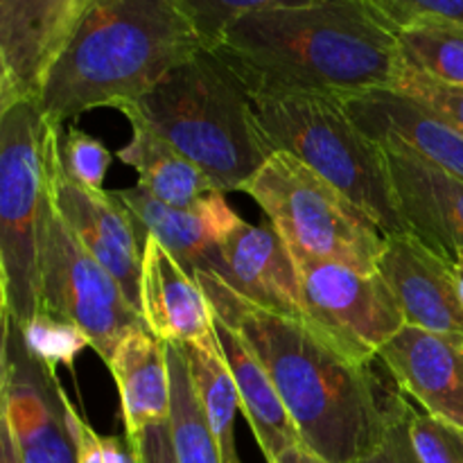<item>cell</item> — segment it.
<instances>
[{
	"label": "cell",
	"instance_id": "6da1fadb",
	"mask_svg": "<svg viewBox=\"0 0 463 463\" xmlns=\"http://www.w3.org/2000/svg\"><path fill=\"white\" fill-rule=\"evenodd\" d=\"M217 319L235 330L269 373L303 446L328 463H357L387 443L392 411L371 364L348 360L303 321L247 301L211 271H194Z\"/></svg>",
	"mask_w": 463,
	"mask_h": 463
},
{
	"label": "cell",
	"instance_id": "7a4b0ae2",
	"mask_svg": "<svg viewBox=\"0 0 463 463\" xmlns=\"http://www.w3.org/2000/svg\"><path fill=\"white\" fill-rule=\"evenodd\" d=\"M213 52L251 98L351 99L393 89L402 71L396 32L360 0L249 14L226 30Z\"/></svg>",
	"mask_w": 463,
	"mask_h": 463
},
{
	"label": "cell",
	"instance_id": "3957f363",
	"mask_svg": "<svg viewBox=\"0 0 463 463\" xmlns=\"http://www.w3.org/2000/svg\"><path fill=\"white\" fill-rule=\"evenodd\" d=\"M202 50L176 0H93L36 107L54 127L99 107L122 111Z\"/></svg>",
	"mask_w": 463,
	"mask_h": 463
},
{
	"label": "cell",
	"instance_id": "277c9868",
	"mask_svg": "<svg viewBox=\"0 0 463 463\" xmlns=\"http://www.w3.org/2000/svg\"><path fill=\"white\" fill-rule=\"evenodd\" d=\"M122 113L152 127L222 193L242 190L274 154L258 127L251 93L213 50L176 66Z\"/></svg>",
	"mask_w": 463,
	"mask_h": 463
},
{
	"label": "cell",
	"instance_id": "5b68a950",
	"mask_svg": "<svg viewBox=\"0 0 463 463\" xmlns=\"http://www.w3.org/2000/svg\"><path fill=\"white\" fill-rule=\"evenodd\" d=\"M61 127L34 99L0 109V274L3 317L30 328L41 317V240L52 202Z\"/></svg>",
	"mask_w": 463,
	"mask_h": 463
},
{
	"label": "cell",
	"instance_id": "8992f818",
	"mask_svg": "<svg viewBox=\"0 0 463 463\" xmlns=\"http://www.w3.org/2000/svg\"><path fill=\"white\" fill-rule=\"evenodd\" d=\"M253 111L271 152L301 158L353 199L387 238L410 233L398 213L383 145L360 129L344 99L330 95L253 98Z\"/></svg>",
	"mask_w": 463,
	"mask_h": 463
},
{
	"label": "cell",
	"instance_id": "52a82bcc",
	"mask_svg": "<svg viewBox=\"0 0 463 463\" xmlns=\"http://www.w3.org/2000/svg\"><path fill=\"white\" fill-rule=\"evenodd\" d=\"M240 193L253 197L292 251L364 274L378 271L384 231L301 158L274 152Z\"/></svg>",
	"mask_w": 463,
	"mask_h": 463
},
{
	"label": "cell",
	"instance_id": "ba28073f",
	"mask_svg": "<svg viewBox=\"0 0 463 463\" xmlns=\"http://www.w3.org/2000/svg\"><path fill=\"white\" fill-rule=\"evenodd\" d=\"M41 317L80 330L104 364L127 335L147 328L120 283L86 251L61 220L54 199L41 240Z\"/></svg>",
	"mask_w": 463,
	"mask_h": 463
},
{
	"label": "cell",
	"instance_id": "9c48e42d",
	"mask_svg": "<svg viewBox=\"0 0 463 463\" xmlns=\"http://www.w3.org/2000/svg\"><path fill=\"white\" fill-rule=\"evenodd\" d=\"M292 251V249H289ZM303 321L348 360L371 364L405 328V315L387 280L339 262L292 251Z\"/></svg>",
	"mask_w": 463,
	"mask_h": 463
},
{
	"label": "cell",
	"instance_id": "30bf717a",
	"mask_svg": "<svg viewBox=\"0 0 463 463\" xmlns=\"http://www.w3.org/2000/svg\"><path fill=\"white\" fill-rule=\"evenodd\" d=\"M0 416L21 463H77V411L59 383L57 364L32 351L9 317H3L0 342Z\"/></svg>",
	"mask_w": 463,
	"mask_h": 463
},
{
	"label": "cell",
	"instance_id": "8fae6325",
	"mask_svg": "<svg viewBox=\"0 0 463 463\" xmlns=\"http://www.w3.org/2000/svg\"><path fill=\"white\" fill-rule=\"evenodd\" d=\"M93 0H0V109L39 99Z\"/></svg>",
	"mask_w": 463,
	"mask_h": 463
},
{
	"label": "cell",
	"instance_id": "7c38bea8",
	"mask_svg": "<svg viewBox=\"0 0 463 463\" xmlns=\"http://www.w3.org/2000/svg\"><path fill=\"white\" fill-rule=\"evenodd\" d=\"M197 271H211L262 310L303 321L297 265L269 220L256 226L240 222Z\"/></svg>",
	"mask_w": 463,
	"mask_h": 463
},
{
	"label": "cell",
	"instance_id": "4fadbf2b",
	"mask_svg": "<svg viewBox=\"0 0 463 463\" xmlns=\"http://www.w3.org/2000/svg\"><path fill=\"white\" fill-rule=\"evenodd\" d=\"M52 199L86 251L120 283L125 297L140 312L143 242L125 203L111 193L81 188L68 179L59 163V149L52 165Z\"/></svg>",
	"mask_w": 463,
	"mask_h": 463
},
{
	"label": "cell",
	"instance_id": "5bb4252c",
	"mask_svg": "<svg viewBox=\"0 0 463 463\" xmlns=\"http://www.w3.org/2000/svg\"><path fill=\"white\" fill-rule=\"evenodd\" d=\"M138 235L143 242L140 315L149 333L163 344L194 346L222 355L215 312L202 285L154 235Z\"/></svg>",
	"mask_w": 463,
	"mask_h": 463
},
{
	"label": "cell",
	"instance_id": "9a60e30c",
	"mask_svg": "<svg viewBox=\"0 0 463 463\" xmlns=\"http://www.w3.org/2000/svg\"><path fill=\"white\" fill-rule=\"evenodd\" d=\"M407 231L448 262L463 251V181L405 145H383Z\"/></svg>",
	"mask_w": 463,
	"mask_h": 463
},
{
	"label": "cell",
	"instance_id": "2e32d148",
	"mask_svg": "<svg viewBox=\"0 0 463 463\" xmlns=\"http://www.w3.org/2000/svg\"><path fill=\"white\" fill-rule=\"evenodd\" d=\"M378 360L425 414L463 428V333L405 326L384 344Z\"/></svg>",
	"mask_w": 463,
	"mask_h": 463
},
{
	"label": "cell",
	"instance_id": "e0dca14e",
	"mask_svg": "<svg viewBox=\"0 0 463 463\" xmlns=\"http://www.w3.org/2000/svg\"><path fill=\"white\" fill-rule=\"evenodd\" d=\"M378 271L396 294L407 326L463 333V301L452 262L425 247L414 233L389 235Z\"/></svg>",
	"mask_w": 463,
	"mask_h": 463
},
{
	"label": "cell",
	"instance_id": "ac0fdd59",
	"mask_svg": "<svg viewBox=\"0 0 463 463\" xmlns=\"http://www.w3.org/2000/svg\"><path fill=\"white\" fill-rule=\"evenodd\" d=\"M353 120L380 145H405L463 181V131L420 99L396 89L344 99Z\"/></svg>",
	"mask_w": 463,
	"mask_h": 463
},
{
	"label": "cell",
	"instance_id": "d6986e66",
	"mask_svg": "<svg viewBox=\"0 0 463 463\" xmlns=\"http://www.w3.org/2000/svg\"><path fill=\"white\" fill-rule=\"evenodd\" d=\"M111 194L131 213L138 233L154 235L188 274L202 269L217 244L242 222L226 203V193L208 194L203 202L190 208L158 202L138 184L134 188L113 190Z\"/></svg>",
	"mask_w": 463,
	"mask_h": 463
},
{
	"label": "cell",
	"instance_id": "ffe728a7",
	"mask_svg": "<svg viewBox=\"0 0 463 463\" xmlns=\"http://www.w3.org/2000/svg\"><path fill=\"white\" fill-rule=\"evenodd\" d=\"M120 392L127 439L154 423L170 420L172 380L167 348L147 328L127 335L109 360Z\"/></svg>",
	"mask_w": 463,
	"mask_h": 463
},
{
	"label": "cell",
	"instance_id": "44dd1931",
	"mask_svg": "<svg viewBox=\"0 0 463 463\" xmlns=\"http://www.w3.org/2000/svg\"><path fill=\"white\" fill-rule=\"evenodd\" d=\"M215 333L220 339L222 357L231 371L240 396V407L249 428L256 434L267 463H274L289 448L303 446L288 407L280 401L274 383L258 357L249 351L244 339L231 326L215 317Z\"/></svg>",
	"mask_w": 463,
	"mask_h": 463
},
{
	"label": "cell",
	"instance_id": "7402d4cb",
	"mask_svg": "<svg viewBox=\"0 0 463 463\" xmlns=\"http://www.w3.org/2000/svg\"><path fill=\"white\" fill-rule=\"evenodd\" d=\"M131 125V140L118 152L125 165L134 167L138 185L163 203L176 208L197 206L213 193H222L203 170L185 154L158 136L140 118L125 116Z\"/></svg>",
	"mask_w": 463,
	"mask_h": 463
},
{
	"label": "cell",
	"instance_id": "603a6c76",
	"mask_svg": "<svg viewBox=\"0 0 463 463\" xmlns=\"http://www.w3.org/2000/svg\"><path fill=\"white\" fill-rule=\"evenodd\" d=\"M172 380L170 430L176 463H222L220 448L190 375L188 355L179 344H165Z\"/></svg>",
	"mask_w": 463,
	"mask_h": 463
},
{
	"label": "cell",
	"instance_id": "cb8c5ba5",
	"mask_svg": "<svg viewBox=\"0 0 463 463\" xmlns=\"http://www.w3.org/2000/svg\"><path fill=\"white\" fill-rule=\"evenodd\" d=\"M188 355L190 375H193L194 389L202 401L203 411L211 423L213 437L220 448L222 463H242L240 461L238 448H235V430L233 420L240 407L238 389H235L231 371L226 366L224 357L211 355L194 346H184Z\"/></svg>",
	"mask_w": 463,
	"mask_h": 463
},
{
	"label": "cell",
	"instance_id": "d4e9b609",
	"mask_svg": "<svg viewBox=\"0 0 463 463\" xmlns=\"http://www.w3.org/2000/svg\"><path fill=\"white\" fill-rule=\"evenodd\" d=\"M402 68L463 89V25L425 21L398 32Z\"/></svg>",
	"mask_w": 463,
	"mask_h": 463
},
{
	"label": "cell",
	"instance_id": "484cf974",
	"mask_svg": "<svg viewBox=\"0 0 463 463\" xmlns=\"http://www.w3.org/2000/svg\"><path fill=\"white\" fill-rule=\"evenodd\" d=\"M319 0H176L184 16L208 50L215 48L233 23L267 9L306 7Z\"/></svg>",
	"mask_w": 463,
	"mask_h": 463
},
{
	"label": "cell",
	"instance_id": "4316f807",
	"mask_svg": "<svg viewBox=\"0 0 463 463\" xmlns=\"http://www.w3.org/2000/svg\"><path fill=\"white\" fill-rule=\"evenodd\" d=\"M59 163H61L63 175L77 185L102 190L104 176L113 163V154L109 152V147H104L102 140L71 127L59 138Z\"/></svg>",
	"mask_w": 463,
	"mask_h": 463
},
{
	"label": "cell",
	"instance_id": "83f0119b",
	"mask_svg": "<svg viewBox=\"0 0 463 463\" xmlns=\"http://www.w3.org/2000/svg\"><path fill=\"white\" fill-rule=\"evenodd\" d=\"M411 446L420 463H463V428L430 414H407Z\"/></svg>",
	"mask_w": 463,
	"mask_h": 463
},
{
	"label": "cell",
	"instance_id": "f1b7e54d",
	"mask_svg": "<svg viewBox=\"0 0 463 463\" xmlns=\"http://www.w3.org/2000/svg\"><path fill=\"white\" fill-rule=\"evenodd\" d=\"M393 32L425 21L463 25V0H360Z\"/></svg>",
	"mask_w": 463,
	"mask_h": 463
},
{
	"label": "cell",
	"instance_id": "f546056e",
	"mask_svg": "<svg viewBox=\"0 0 463 463\" xmlns=\"http://www.w3.org/2000/svg\"><path fill=\"white\" fill-rule=\"evenodd\" d=\"M393 89L425 102L430 109L441 113L446 120H450L457 129L463 131V89L441 84V81L410 71V68H402Z\"/></svg>",
	"mask_w": 463,
	"mask_h": 463
},
{
	"label": "cell",
	"instance_id": "4dcf8cb0",
	"mask_svg": "<svg viewBox=\"0 0 463 463\" xmlns=\"http://www.w3.org/2000/svg\"><path fill=\"white\" fill-rule=\"evenodd\" d=\"M127 441L134 450L136 463H176L170 420L149 425Z\"/></svg>",
	"mask_w": 463,
	"mask_h": 463
},
{
	"label": "cell",
	"instance_id": "1f68e13d",
	"mask_svg": "<svg viewBox=\"0 0 463 463\" xmlns=\"http://www.w3.org/2000/svg\"><path fill=\"white\" fill-rule=\"evenodd\" d=\"M389 411H392V425H389V439L393 443V450L401 463H420L411 446L410 430H407V414L410 405L401 396L389 398Z\"/></svg>",
	"mask_w": 463,
	"mask_h": 463
},
{
	"label": "cell",
	"instance_id": "d6a6232c",
	"mask_svg": "<svg viewBox=\"0 0 463 463\" xmlns=\"http://www.w3.org/2000/svg\"><path fill=\"white\" fill-rule=\"evenodd\" d=\"M75 437H77V463H104L102 437L81 419L75 416Z\"/></svg>",
	"mask_w": 463,
	"mask_h": 463
},
{
	"label": "cell",
	"instance_id": "836d02e7",
	"mask_svg": "<svg viewBox=\"0 0 463 463\" xmlns=\"http://www.w3.org/2000/svg\"><path fill=\"white\" fill-rule=\"evenodd\" d=\"M0 463H21L16 441H14L12 430L3 416H0Z\"/></svg>",
	"mask_w": 463,
	"mask_h": 463
},
{
	"label": "cell",
	"instance_id": "e575fe53",
	"mask_svg": "<svg viewBox=\"0 0 463 463\" xmlns=\"http://www.w3.org/2000/svg\"><path fill=\"white\" fill-rule=\"evenodd\" d=\"M274 463H328L321 457H317L315 452L307 450L306 446H297V448H289L285 450L279 459H274Z\"/></svg>",
	"mask_w": 463,
	"mask_h": 463
},
{
	"label": "cell",
	"instance_id": "d590c367",
	"mask_svg": "<svg viewBox=\"0 0 463 463\" xmlns=\"http://www.w3.org/2000/svg\"><path fill=\"white\" fill-rule=\"evenodd\" d=\"M357 463H401V461H398L396 450H393L392 439L387 437V443H384V446L380 448L378 452H373V455L366 457V459H362V461H357Z\"/></svg>",
	"mask_w": 463,
	"mask_h": 463
},
{
	"label": "cell",
	"instance_id": "8d00e7d4",
	"mask_svg": "<svg viewBox=\"0 0 463 463\" xmlns=\"http://www.w3.org/2000/svg\"><path fill=\"white\" fill-rule=\"evenodd\" d=\"M452 271H455V280H457V288H459L461 294V301H463V251L457 253L455 262H452Z\"/></svg>",
	"mask_w": 463,
	"mask_h": 463
}]
</instances>
